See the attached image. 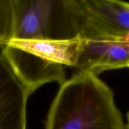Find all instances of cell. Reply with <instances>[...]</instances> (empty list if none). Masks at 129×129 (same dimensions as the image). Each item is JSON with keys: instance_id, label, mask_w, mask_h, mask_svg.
<instances>
[{"instance_id": "obj_9", "label": "cell", "mask_w": 129, "mask_h": 129, "mask_svg": "<svg viewBox=\"0 0 129 129\" xmlns=\"http://www.w3.org/2000/svg\"><path fill=\"white\" fill-rule=\"evenodd\" d=\"M128 68H129V66H128Z\"/></svg>"}, {"instance_id": "obj_4", "label": "cell", "mask_w": 129, "mask_h": 129, "mask_svg": "<svg viewBox=\"0 0 129 129\" xmlns=\"http://www.w3.org/2000/svg\"><path fill=\"white\" fill-rule=\"evenodd\" d=\"M78 33L85 39L129 38V3L68 0Z\"/></svg>"}, {"instance_id": "obj_8", "label": "cell", "mask_w": 129, "mask_h": 129, "mask_svg": "<svg viewBox=\"0 0 129 129\" xmlns=\"http://www.w3.org/2000/svg\"><path fill=\"white\" fill-rule=\"evenodd\" d=\"M127 125H126V128L129 129V112L127 115Z\"/></svg>"}, {"instance_id": "obj_5", "label": "cell", "mask_w": 129, "mask_h": 129, "mask_svg": "<svg viewBox=\"0 0 129 129\" xmlns=\"http://www.w3.org/2000/svg\"><path fill=\"white\" fill-rule=\"evenodd\" d=\"M82 39L74 67L78 73L97 76L104 71L129 66V38Z\"/></svg>"}, {"instance_id": "obj_3", "label": "cell", "mask_w": 129, "mask_h": 129, "mask_svg": "<svg viewBox=\"0 0 129 129\" xmlns=\"http://www.w3.org/2000/svg\"><path fill=\"white\" fill-rule=\"evenodd\" d=\"M13 7L10 39L68 40L80 36L68 0H13Z\"/></svg>"}, {"instance_id": "obj_2", "label": "cell", "mask_w": 129, "mask_h": 129, "mask_svg": "<svg viewBox=\"0 0 129 129\" xmlns=\"http://www.w3.org/2000/svg\"><path fill=\"white\" fill-rule=\"evenodd\" d=\"M83 39H10L1 55L30 94L42 85L66 81L65 68L75 66Z\"/></svg>"}, {"instance_id": "obj_7", "label": "cell", "mask_w": 129, "mask_h": 129, "mask_svg": "<svg viewBox=\"0 0 129 129\" xmlns=\"http://www.w3.org/2000/svg\"><path fill=\"white\" fill-rule=\"evenodd\" d=\"M13 15V0H0V46L11 39Z\"/></svg>"}, {"instance_id": "obj_1", "label": "cell", "mask_w": 129, "mask_h": 129, "mask_svg": "<svg viewBox=\"0 0 129 129\" xmlns=\"http://www.w3.org/2000/svg\"><path fill=\"white\" fill-rule=\"evenodd\" d=\"M46 129H125L110 88L92 73L66 81L53 100Z\"/></svg>"}, {"instance_id": "obj_6", "label": "cell", "mask_w": 129, "mask_h": 129, "mask_svg": "<svg viewBox=\"0 0 129 129\" xmlns=\"http://www.w3.org/2000/svg\"><path fill=\"white\" fill-rule=\"evenodd\" d=\"M30 94L0 55V129H27V103Z\"/></svg>"}]
</instances>
